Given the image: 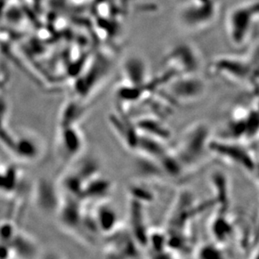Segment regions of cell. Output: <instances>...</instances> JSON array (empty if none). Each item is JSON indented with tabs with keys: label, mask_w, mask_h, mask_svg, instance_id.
<instances>
[{
	"label": "cell",
	"mask_w": 259,
	"mask_h": 259,
	"mask_svg": "<svg viewBox=\"0 0 259 259\" xmlns=\"http://www.w3.org/2000/svg\"><path fill=\"white\" fill-rule=\"evenodd\" d=\"M210 128L205 122L191 124L181 134L173 152L186 170L199 166L205 159L210 153Z\"/></svg>",
	"instance_id": "6da1fadb"
},
{
	"label": "cell",
	"mask_w": 259,
	"mask_h": 259,
	"mask_svg": "<svg viewBox=\"0 0 259 259\" xmlns=\"http://www.w3.org/2000/svg\"><path fill=\"white\" fill-rule=\"evenodd\" d=\"M258 23V2L250 0L232 7L226 18V31L231 44L244 47Z\"/></svg>",
	"instance_id": "7a4b0ae2"
},
{
	"label": "cell",
	"mask_w": 259,
	"mask_h": 259,
	"mask_svg": "<svg viewBox=\"0 0 259 259\" xmlns=\"http://www.w3.org/2000/svg\"><path fill=\"white\" fill-rule=\"evenodd\" d=\"M210 154L228 164L239 167L248 174L257 172V161L252 152L246 147L230 140L211 139L209 143Z\"/></svg>",
	"instance_id": "3957f363"
},
{
	"label": "cell",
	"mask_w": 259,
	"mask_h": 259,
	"mask_svg": "<svg viewBox=\"0 0 259 259\" xmlns=\"http://www.w3.org/2000/svg\"><path fill=\"white\" fill-rule=\"evenodd\" d=\"M179 19L188 29H204L215 20L219 10V0H190L181 5Z\"/></svg>",
	"instance_id": "277c9868"
},
{
	"label": "cell",
	"mask_w": 259,
	"mask_h": 259,
	"mask_svg": "<svg viewBox=\"0 0 259 259\" xmlns=\"http://www.w3.org/2000/svg\"><path fill=\"white\" fill-rule=\"evenodd\" d=\"M210 67L211 72L234 83L252 82L253 84V78L257 77H254V74H257V70H254L252 61L244 57H218L212 61Z\"/></svg>",
	"instance_id": "5b68a950"
},
{
	"label": "cell",
	"mask_w": 259,
	"mask_h": 259,
	"mask_svg": "<svg viewBox=\"0 0 259 259\" xmlns=\"http://www.w3.org/2000/svg\"><path fill=\"white\" fill-rule=\"evenodd\" d=\"M164 65L170 76L196 74L201 67V57L192 45L181 43L172 47L165 55Z\"/></svg>",
	"instance_id": "8992f818"
},
{
	"label": "cell",
	"mask_w": 259,
	"mask_h": 259,
	"mask_svg": "<svg viewBox=\"0 0 259 259\" xmlns=\"http://www.w3.org/2000/svg\"><path fill=\"white\" fill-rule=\"evenodd\" d=\"M205 92V81L197 73L174 76L165 81V93L173 104L198 100Z\"/></svg>",
	"instance_id": "52a82bcc"
},
{
	"label": "cell",
	"mask_w": 259,
	"mask_h": 259,
	"mask_svg": "<svg viewBox=\"0 0 259 259\" xmlns=\"http://www.w3.org/2000/svg\"><path fill=\"white\" fill-rule=\"evenodd\" d=\"M61 126L57 135V150L64 162H71L79 156L83 149V136L76 124Z\"/></svg>",
	"instance_id": "ba28073f"
},
{
	"label": "cell",
	"mask_w": 259,
	"mask_h": 259,
	"mask_svg": "<svg viewBox=\"0 0 259 259\" xmlns=\"http://www.w3.org/2000/svg\"><path fill=\"white\" fill-rule=\"evenodd\" d=\"M109 239L107 244V253L109 257H136L139 256L138 244L128 229L120 225L108 234Z\"/></svg>",
	"instance_id": "9c48e42d"
},
{
	"label": "cell",
	"mask_w": 259,
	"mask_h": 259,
	"mask_svg": "<svg viewBox=\"0 0 259 259\" xmlns=\"http://www.w3.org/2000/svg\"><path fill=\"white\" fill-rule=\"evenodd\" d=\"M123 83L149 88V67L142 57L132 56L127 57L122 64Z\"/></svg>",
	"instance_id": "30bf717a"
},
{
	"label": "cell",
	"mask_w": 259,
	"mask_h": 259,
	"mask_svg": "<svg viewBox=\"0 0 259 259\" xmlns=\"http://www.w3.org/2000/svg\"><path fill=\"white\" fill-rule=\"evenodd\" d=\"M108 121L113 131L125 146L135 150L140 132L135 127V122H132L126 113L118 110L111 113Z\"/></svg>",
	"instance_id": "8fae6325"
},
{
	"label": "cell",
	"mask_w": 259,
	"mask_h": 259,
	"mask_svg": "<svg viewBox=\"0 0 259 259\" xmlns=\"http://www.w3.org/2000/svg\"><path fill=\"white\" fill-rule=\"evenodd\" d=\"M144 204L130 199V230L140 247H146L149 229L146 228Z\"/></svg>",
	"instance_id": "7c38bea8"
},
{
	"label": "cell",
	"mask_w": 259,
	"mask_h": 259,
	"mask_svg": "<svg viewBox=\"0 0 259 259\" xmlns=\"http://www.w3.org/2000/svg\"><path fill=\"white\" fill-rule=\"evenodd\" d=\"M135 127L139 132L163 142L171 137V131L161 118L155 115H144L138 117L135 122Z\"/></svg>",
	"instance_id": "4fadbf2b"
},
{
	"label": "cell",
	"mask_w": 259,
	"mask_h": 259,
	"mask_svg": "<svg viewBox=\"0 0 259 259\" xmlns=\"http://www.w3.org/2000/svg\"><path fill=\"white\" fill-rule=\"evenodd\" d=\"M93 214L100 233L109 234L119 226L116 210L108 203H102L98 205Z\"/></svg>",
	"instance_id": "5bb4252c"
},
{
	"label": "cell",
	"mask_w": 259,
	"mask_h": 259,
	"mask_svg": "<svg viewBox=\"0 0 259 259\" xmlns=\"http://www.w3.org/2000/svg\"><path fill=\"white\" fill-rule=\"evenodd\" d=\"M167 150L168 149L164 146V142L161 140L140 133L135 151H138L144 158L156 160Z\"/></svg>",
	"instance_id": "9a60e30c"
},
{
	"label": "cell",
	"mask_w": 259,
	"mask_h": 259,
	"mask_svg": "<svg viewBox=\"0 0 259 259\" xmlns=\"http://www.w3.org/2000/svg\"><path fill=\"white\" fill-rule=\"evenodd\" d=\"M113 183L100 175L90 179L84 185L81 198L103 199L112 191Z\"/></svg>",
	"instance_id": "2e32d148"
},
{
	"label": "cell",
	"mask_w": 259,
	"mask_h": 259,
	"mask_svg": "<svg viewBox=\"0 0 259 259\" xmlns=\"http://www.w3.org/2000/svg\"><path fill=\"white\" fill-rule=\"evenodd\" d=\"M210 183L215 193V200L222 207L227 208L229 201L228 178L222 171H215L210 178Z\"/></svg>",
	"instance_id": "e0dca14e"
},
{
	"label": "cell",
	"mask_w": 259,
	"mask_h": 259,
	"mask_svg": "<svg viewBox=\"0 0 259 259\" xmlns=\"http://www.w3.org/2000/svg\"><path fill=\"white\" fill-rule=\"evenodd\" d=\"M146 247H150L153 253L155 254L156 257H168L167 253V233L165 232L154 229L149 230L148 237H147Z\"/></svg>",
	"instance_id": "ac0fdd59"
},
{
	"label": "cell",
	"mask_w": 259,
	"mask_h": 259,
	"mask_svg": "<svg viewBox=\"0 0 259 259\" xmlns=\"http://www.w3.org/2000/svg\"><path fill=\"white\" fill-rule=\"evenodd\" d=\"M210 232L218 242H225L227 238L232 234V223L223 215H218L211 221Z\"/></svg>",
	"instance_id": "d6986e66"
},
{
	"label": "cell",
	"mask_w": 259,
	"mask_h": 259,
	"mask_svg": "<svg viewBox=\"0 0 259 259\" xmlns=\"http://www.w3.org/2000/svg\"><path fill=\"white\" fill-rule=\"evenodd\" d=\"M128 194L130 199L143 203L144 205L153 202L154 200L153 191H150L146 186L139 184L131 185L128 187Z\"/></svg>",
	"instance_id": "ffe728a7"
},
{
	"label": "cell",
	"mask_w": 259,
	"mask_h": 259,
	"mask_svg": "<svg viewBox=\"0 0 259 259\" xmlns=\"http://www.w3.org/2000/svg\"><path fill=\"white\" fill-rule=\"evenodd\" d=\"M197 257L205 259L222 258L224 257V255L219 246L212 243H207L199 247Z\"/></svg>",
	"instance_id": "44dd1931"
},
{
	"label": "cell",
	"mask_w": 259,
	"mask_h": 259,
	"mask_svg": "<svg viewBox=\"0 0 259 259\" xmlns=\"http://www.w3.org/2000/svg\"><path fill=\"white\" fill-rule=\"evenodd\" d=\"M176 2L178 3L179 5H182L188 2L190 0H176Z\"/></svg>",
	"instance_id": "7402d4cb"
}]
</instances>
